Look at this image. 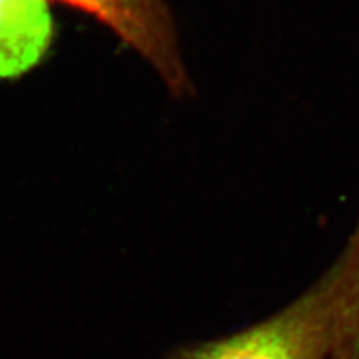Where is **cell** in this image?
Wrapping results in <instances>:
<instances>
[{
    "mask_svg": "<svg viewBox=\"0 0 359 359\" xmlns=\"http://www.w3.org/2000/svg\"><path fill=\"white\" fill-rule=\"evenodd\" d=\"M359 290V223L337 262L269 319L201 347L186 359H330Z\"/></svg>",
    "mask_w": 359,
    "mask_h": 359,
    "instance_id": "6da1fadb",
    "label": "cell"
},
{
    "mask_svg": "<svg viewBox=\"0 0 359 359\" xmlns=\"http://www.w3.org/2000/svg\"><path fill=\"white\" fill-rule=\"evenodd\" d=\"M50 2V0H48ZM92 15L138 51L171 92L189 86L170 13L163 0H54Z\"/></svg>",
    "mask_w": 359,
    "mask_h": 359,
    "instance_id": "7a4b0ae2",
    "label": "cell"
},
{
    "mask_svg": "<svg viewBox=\"0 0 359 359\" xmlns=\"http://www.w3.org/2000/svg\"><path fill=\"white\" fill-rule=\"evenodd\" d=\"M48 0H0V78L35 67L48 51L53 18Z\"/></svg>",
    "mask_w": 359,
    "mask_h": 359,
    "instance_id": "3957f363",
    "label": "cell"
},
{
    "mask_svg": "<svg viewBox=\"0 0 359 359\" xmlns=\"http://www.w3.org/2000/svg\"><path fill=\"white\" fill-rule=\"evenodd\" d=\"M330 359H359V299L347 313Z\"/></svg>",
    "mask_w": 359,
    "mask_h": 359,
    "instance_id": "277c9868",
    "label": "cell"
}]
</instances>
